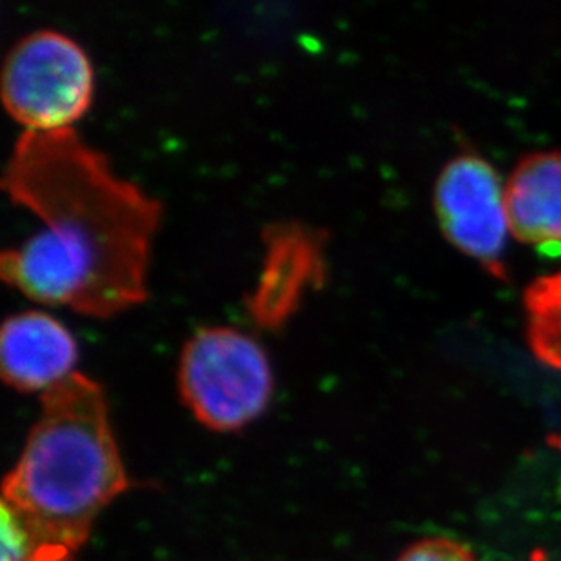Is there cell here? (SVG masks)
Listing matches in <instances>:
<instances>
[{"mask_svg": "<svg viewBox=\"0 0 561 561\" xmlns=\"http://www.w3.org/2000/svg\"><path fill=\"white\" fill-rule=\"evenodd\" d=\"M93 99V66L73 38L37 30L19 38L2 66V101L30 131L71 127Z\"/></svg>", "mask_w": 561, "mask_h": 561, "instance_id": "277c9868", "label": "cell"}, {"mask_svg": "<svg viewBox=\"0 0 561 561\" xmlns=\"http://www.w3.org/2000/svg\"><path fill=\"white\" fill-rule=\"evenodd\" d=\"M41 414L2 482V511L77 557L102 511L129 489L106 394L75 371L41 394Z\"/></svg>", "mask_w": 561, "mask_h": 561, "instance_id": "7a4b0ae2", "label": "cell"}, {"mask_svg": "<svg viewBox=\"0 0 561 561\" xmlns=\"http://www.w3.org/2000/svg\"><path fill=\"white\" fill-rule=\"evenodd\" d=\"M267 254L250 309L264 325H276L297 308L304 289L323 276L320 234L300 224H275L265 231Z\"/></svg>", "mask_w": 561, "mask_h": 561, "instance_id": "52a82bcc", "label": "cell"}, {"mask_svg": "<svg viewBox=\"0 0 561 561\" xmlns=\"http://www.w3.org/2000/svg\"><path fill=\"white\" fill-rule=\"evenodd\" d=\"M524 308L530 350L538 360L561 371V270L525 289Z\"/></svg>", "mask_w": 561, "mask_h": 561, "instance_id": "9c48e42d", "label": "cell"}, {"mask_svg": "<svg viewBox=\"0 0 561 561\" xmlns=\"http://www.w3.org/2000/svg\"><path fill=\"white\" fill-rule=\"evenodd\" d=\"M508 229L540 250H561V153L538 151L519 160L505 186Z\"/></svg>", "mask_w": 561, "mask_h": 561, "instance_id": "ba28073f", "label": "cell"}, {"mask_svg": "<svg viewBox=\"0 0 561 561\" xmlns=\"http://www.w3.org/2000/svg\"><path fill=\"white\" fill-rule=\"evenodd\" d=\"M77 342L48 312L30 309L5 318L0 331V371L19 392H43L73 375Z\"/></svg>", "mask_w": 561, "mask_h": 561, "instance_id": "8992f818", "label": "cell"}, {"mask_svg": "<svg viewBox=\"0 0 561 561\" xmlns=\"http://www.w3.org/2000/svg\"><path fill=\"white\" fill-rule=\"evenodd\" d=\"M275 389L264 347L240 329L209 325L182 347L179 391L198 424L237 433L260 419Z\"/></svg>", "mask_w": 561, "mask_h": 561, "instance_id": "3957f363", "label": "cell"}, {"mask_svg": "<svg viewBox=\"0 0 561 561\" xmlns=\"http://www.w3.org/2000/svg\"><path fill=\"white\" fill-rule=\"evenodd\" d=\"M2 187L46 228L0 259L2 278L37 302L106 318L146 298L162 204L113 173L71 127L22 133Z\"/></svg>", "mask_w": 561, "mask_h": 561, "instance_id": "6da1fadb", "label": "cell"}, {"mask_svg": "<svg viewBox=\"0 0 561 561\" xmlns=\"http://www.w3.org/2000/svg\"><path fill=\"white\" fill-rule=\"evenodd\" d=\"M397 561H480V558L466 541L450 536H430L413 541Z\"/></svg>", "mask_w": 561, "mask_h": 561, "instance_id": "8fae6325", "label": "cell"}, {"mask_svg": "<svg viewBox=\"0 0 561 561\" xmlns=\"http://www.w3.org/2000/svg\"><path fill=\"white\" fill-rule=\"evenodd\" d=\"M439 228L450 244L503 275L508 229L505 187L499 171L474 153L456 154L439 171L435 186Z\"/></svg>", "mask_w": 561, "mask_h": 561, "instance_id": "5b68a950", "label": "cell"}, {"mask_svg": "<svg viewBox=\"0 0 561 561\" xmlns=\"http://www.w3.org/2000/svg\"><path fill=\"white\" fill-rule=\"evenodd\" d=\"M2 561H75V557L2 511Z\"/></svg>", "mask_w": 561, "mask_h": 561, "instance_id": "30bf717a", "label": "cell"}]
</instances>
